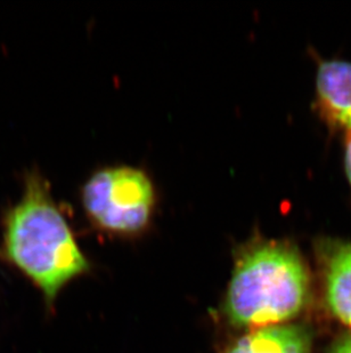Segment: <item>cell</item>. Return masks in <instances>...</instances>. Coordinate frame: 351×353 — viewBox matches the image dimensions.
I'll list each match as a JSON object with an SVG mask.
<instances>
[{
    "instance_id": "obj_3",
    "label": "cell",
    "mask_w": 351,
    "mask_h": 353,
    "mask_svg": "<svg viewBox=\"0 0 351 353\" xmlns=\"http://www.w3.org/2000/svg\"><path fill=\"white\" fill-rule=\"evenodd\" d=\"M81 203L88 220L97 229L116 236H137L152 221L156 189L142 170L106 167L83 184Z\"/></svg>"
},
{
    "instance_id": "obj_1",
    "label": "cell",
    "mask_w": 351,
    "mask_h": 353,
    "mask_svg": "<svg viewBox=\"0 0 351 353\" xmlns=\"http://www.w3.org/2000/svg\"><path fill=\"white\" fill-rule=\"evenodd\" d=\"M20 199L3 212L0 261L25 276L53 307L67 283L89 270L48 181L34 170L24 175Z\"/></svg>"
},
{
    "instance_id": "obj_4",
    "label": "cell",
    "mask_w": 351,
    "mask_h": 353,
    "mask_svg": "<svg viewBox=\"0 0 351 353\" xmlns=\"http://www.w3.org/2000/svg\"><path fill=\"white\" fill-rule=\"evenodd\" d=\"M326 301L332 312L351 328V243L321 245Z\"/></svg>"
},
{
    "instance_id": "obj_7",
    "label": "cell",
    "mask_w": 351,
    "mask_h": 353,
    "mask_svg": "<svg viewBox=\"0 0 351 353\" xmlns=\"http://www.w3.org/2000/svg\"><path fill=\"white\" fill-rule=\"evenodd\" d=\"M332 353H351V337L342 340Z\"/></svg>"
},
{
    "instance_id": "obj_5",
    "label": "cell",
    "mask_w": 351,
    "mask_h": 353,
    "mask_svg": "<svg viewBox=\"0 0 351 353\" xmlns=\"http://www.w3.org/2000/svg\"><path fill=\"white\" fill-rule=\"evenodd\" d=\"M317 94L321 109L333 123L351 130V63L326 61L317 72Z\"/></svg>"
},
{
    "instance_id": "obj_2",
    "label": "cell",
    "mask_w": 351,
    "mask_h": 353,
    "mask_svg": "<svg viewBox=\"0 0 351 353\" xmlns=\"http://www.w3.org/2000/svg\"><path fill=\"white\" fill-rule=\"evenodd\" d=\"M308 293V274L298 250L255 236L236 252L224 310L239 328L279 326L300 314Z\"/></svg>"
},
{
    "instance_id": "obj_8",
    "label": "cell",
    "mask_w": 351,
    "mask_h": 353,
    "mask_svg": "<svg viewBox=\"0 0 351 353\" xmlns=\"http://www.w3.org/2000/svg\"><path fill=\"white\" fill-rule=\"evenodd\" d=\"M345 170L351 183V140L349 141L347 149H345Z\"/></svg>"
},
{
    "instance_id": "obj_6",
    "label": "cell",
    "mask_w": 351,
    "mask_h": 353,
    "mask_svg": "<svg viewBox=\"0 0 351 353\" xmlns=\"http://www.w3.org/2000/svg\"><path fill=\"white\" fill-rule=\"evenodd\" d=\"M310 340L302 327L279 325L252 330L224 353H309Z\"/></svg>"
}]
</instances>
